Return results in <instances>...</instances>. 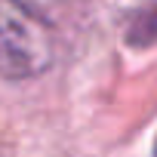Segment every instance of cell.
Segmentation results:
<instances>
[{
	"label": "cell",
	"instance_id": "obj_1",
	"mask_svg": "<svg viewBox=\"0 0 157 157\" xmlns=\"http://www.w3.org/2000/svg\"><path fill=\"white\" fill-rule=\"evenodd\" d=\"M49 34L16 0H0V77L22 80L49 65Z\"/></svg>",
	"mask_w": 157,
	"mask_h": 157
}]
</instances>
